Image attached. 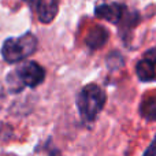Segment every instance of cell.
<instances>
[{"mask_svg": "<svg viewBox=\"0 0 156 156\" xmlns=\"http://www.w3.org/2000/svg\"><path fill=\"white\" fill-rule=\"evenodd\" d=\"M37 45V37L27 32L19 37L7 38L2 47V56L7 63H18L34 54Z\"/></svg>", "mask_w": 156, "mask_h": 156, "instance_id": "6da1fadb", "label": "cell"}, {"mask_svg": "<svg viewBox=\"0 0 156 156\" xmlns=\"http://www.w3.org/2000/svg\"><path fill=\"white\" fill-rule=\"evenodd\" d=\"M136 74H137L140 81H143V82H149V81H152L156 77L155 65L152 62H149L148 59L143 58V59L136 65Z\"/></svg>", "mask_w": 156, "mask_h": 156, "instance_id": "52a82bcc", "label": "cell"}, {"mask_svg": "<svg viewBox=\"0 0 156 156\" xmlns=\"http://www.w3.org/2000/svg\"><path fill=\"white\" fill-rule=\"evenodd\" d=\"M143 156H156V136H155L154 141L151 143V145L145 149V152H144Z\"/></svg>", "mask_w": 156, "mask_h": 156, "instance_id": "9c48e42d", "label": "cell"}, {"mask_svg": "<svg viewBox=\"0 0 156 156\" xmlns=\"http://www.w3.org/2000/svg\"><path fill=\"white\" fill-rule=\"evenodd\" d=\"M26 3H33V2H37V0H25Z\"/></svg>", "mask_w": 156, "mask_h": 156, "instance_id": "8fae6325", "label": "cell"}, {"mask_svg": "<svg viewBox=\"0 0 156 156\" xmlns=\"http://www.w3.org/2000/svg\"><path fill=\"white\" fill-rule=\"evenodd\" d=\"M45 70L36 62H25L8 76V83L12 90H21L23 86L36 88L43 83Z\"/></svg>", "mask_w": 156, "mask_h": 156, "instance_id": "3957f363", "label": "cell"}, {"mask_svg": "<svg viewBox=\"0 0 156 156\" xmlns=\"http://www.w3.org/2000/svg\"><path fill=\"white\" fill-rule=\"evenodd\" d=\"M59 0H37V16L43 23H51L58 15Z\"/></svg>", "mask_w": 156, "mask_h": 156, "instance_id": "5b68a950", "label": "cell"}, {"mask_svg": "<svg viewBox=\"0 0 156 156\" xmlns=\"http://www.w3.org/2000/svg\"><path fill=\"white\" fill-rule=\"evenodd\" d=\"M141 115L148 121H156V94L148 99H144L141 104Z\"/></svg>", "mask_w": 156, "mask_h": 156, "instance_id": "ba28073f", "label": "cell"}, {"mask_svg": "<svg viewBox=\"0 0 156 156\" xmlns=\"http://www.w3.org/2000/svg\"><path fill=\"white\" fill-rule=\"evenodd\" d=\"M144 58L148 59L149 62H152L154 65H156V48H151L149 51H147L145 55H144Z\"/></svg>", "mask_w": 156, "mask_h": 156, "instance_id": "30bf717a", "label": "cell"}, {"mask_svg": "<svg viewBox=\"0 0 156 156\" xmlns=\"http://www.w3.org/2000/svg\"><path fill=\"white\" fill-rule=\"evenodd\" d=\"M108 32L101 26H96L93 30H90L86 37V45L90 49H99L107 43Z\"/></svg>", "mask_w": 156, "mask_h": 156, "instance_id": "8992f818", "label": "cell"}, {"mask_svg": "<svg viewBox=\"0 0 156 156\" xmlns=\"http://www.w3.org/2000/svg\"><path fill=\"white\" fill-rule=\"evenodd\" d=\"M105 104V93L96 83H88L80 90L77 97V107L85 121L92 122L97 118Z\"/></svg>", "mask_w": 156, "mask_h": 156, "instance_id": "7a4b0ae2", "label": "cell"}, {"mask_svg": "<svg viewBox=\"0 0 156 156\" xmlns=\"http://www.w3.org/2000/svg\"><path fill=\"white\" fill-rule=\"evenodd\" d=\"M94 14L97 18H101L110 23H119L123 18L125 5L110 0H99L94 7Z\"/></svg>", "mask_w": 156, "mask_h": 156, "instance_id": "277c9868", "label": "cell"}]
</instances>
